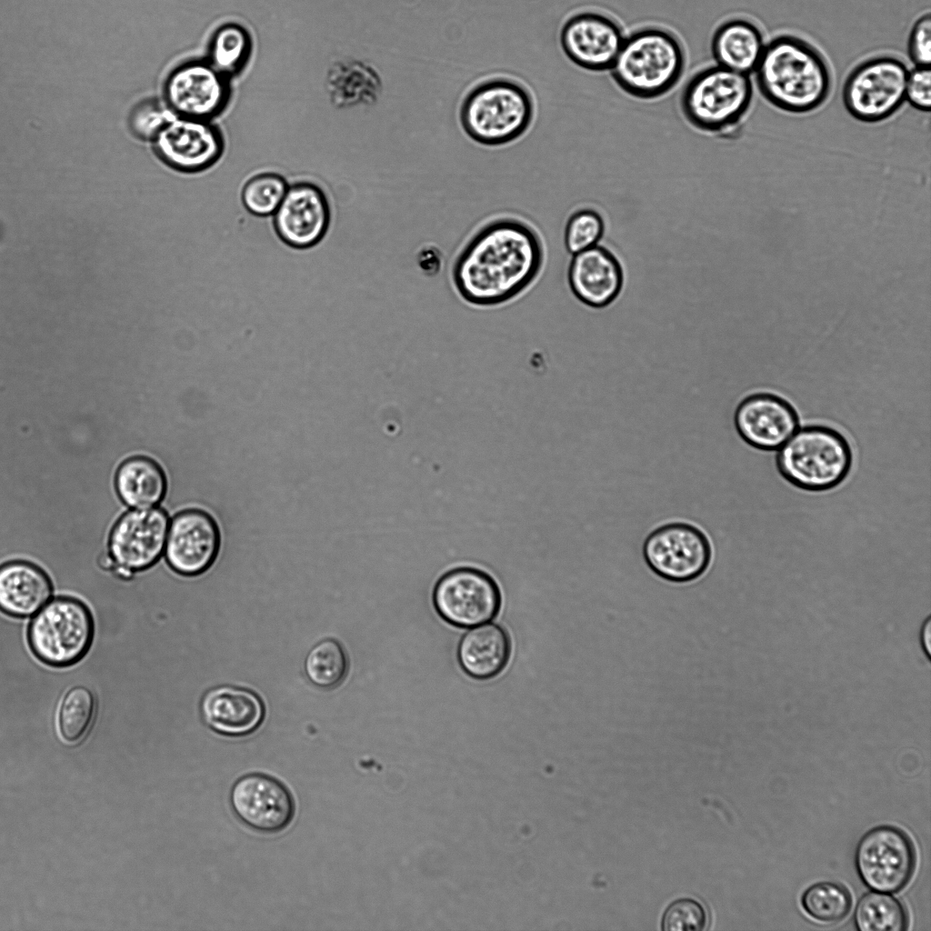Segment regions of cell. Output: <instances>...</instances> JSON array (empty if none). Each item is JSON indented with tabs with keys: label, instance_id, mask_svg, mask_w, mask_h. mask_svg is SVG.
<instances>
[{
	"label": "cell",
	"instance_id": "6da1fadb",
	"mask_svg": "<svg viewBox=\"0 0 931 931\" xmlns=\"http://www.w3.org/2000/svg\"><path fill=\"white\" fill-rule=\"evenodd\" d=\"M543 261L540 236L530 225L497 218L483 225L460 250L453 265V283L466 303L495 306L528 288Z\"/></svg>",
	"mask_w": 931,
	"mask_h": 931
},
{
	"label": "cell",
	"instance_id": "7a4b0ae2",
	"mask_svg": "<svg viewBox=\"0 0 931 931\" xmlns=\"http://www.w3.org/2000/svg\"><path fill=\"white\" fill-rule=\"evenodd\" d=\"M755 72L764 99L788 114L814 112L831 94L833 79L826 59L797 35L782 34L769 41Z\"/></svg>",
	"mask_w": 931,
	"mask_h": 931
},
{
	"label": "cell",
	"instance_id": "3957f363",
	"mask_svg": "<svg viewBox=\"0 0 931 931\" xmlns=\"http://www.w3.org/2000/svg\"><path fill=\"white\" fill-rule=\"evenodd\" d=\"M686 66L680 39L659 26H645L625 37L610 68L612 78L627 95L655 99L678 83Z\"/></svg>",
	"mask_w": 931,
	"mask_h": 931
},
{
	"label": "cell",
	"instance_id": "277c9868",
	"mask_svg": "<svg viewBox=\"0 0 931 931\" xmlns=\"http://www.w3.org/2000/svg\"><path fill=\"white\" fill-rule=\"evenodd\" d=\"M854 462L852 446L837 429L821 424L797 428L778 449L776 466L792 486L822 493L839 486Z\"/></svg>",
	"mask_w": 931,
	"mask_h": 931
},
{
	"label": "cell",
	"instance_id": "5b68a950",
	"mask_svg": "<svg viewBox=\"0 0 931 931\" xmlns=\"http://www.w3.org/2000/svg\"><path fill=\"white\" fill-rule=\"evenodd\" d=\"M754 86L748 75L713 65L696 72L680 96V107L695 128L718 136L733 134L748 113Z\"/></svg>",
	"mask_w": 931,
	"mask_h": 931
},
{
	"label": "cell",
	"instance_id": "8992f818",
	"mask_svg": "<svg viewBox=\"0 0 931 931\" xmlns=\"http://www.w3.org/2000/svg\"><path fill=\"white\" fill-rule=\"evenodd\" d=\"M534 114L533 100L520 84L506 78L485 81L465 97L460 122L466 134L485 145H501L521 136Z\"/></svg>",
	"mask_w": 931,
	"mask_h": 931
},
{
	"label": "cell",
	"instance_id": "52a82bcc",
	"mask_svg": "<svg viewBox=\"0 0 931 931\" xmlns=\"http://www.w3.org/2000/svg\"><path fill=\"white\" fill-rule=\"evenodd\" d=\"M26 636L31 652L41 663L55 668L69 667L91 649L94 616L81 599L58 596L34 615Z\"/></svg>",
	"mask_w": 931,
	"mask_h": 931
},
{
	"label": "cell",
	"instance_id": "ba28073f",
	"mask_svg": "<svg viewBox=\"0 0 931 931\" xmlns=\"http://www.w3.org/2000/svg\"><path fill=\"white\" fill-rule=\"evenodd\" d=\"M908 69L903 60L891 55L871 56L857 64L846 75L842 100L856 120L876 124L893 116L906 102Z\"/></svg>",
	"mask_w": 931,
	"mask_h": 931
},
{
	"label": "cell",
	"instance_id": "9c48e42d",
	"mask_svg": "<svg viewBox=\"0 0 931 931\" xmlns=\"http://www.w3.org/2000/svg\"><path fill=\"white\" fill-rule=\"evenodd\" d=\"M642 556L658 577L676 584L703 576L713 559L712 544L699 527L673 522L653 530L644 540Z\"/></svg>",
	"mask_w": 931,
	"mask_h": 931
},
{
	"label": "cell",
	"instance_id": "30bf717a",
	"mask_svg": "<svg viewBox=\"0 0 931 931\" xmlns=\"http://www.w3.org/2000/svg\"><path fill=\"white\" fill-rule=\"evenodd\" d=\"M168 528V516L159 507L134 508L123 515L108 539L112 572L129 580L155 566L165 552Z\"/></svg>",
	"mask_w": 931,
	"mask_h": 931
},
{
	"label": "cell",
	"instance_id": "8fae6325",
	"mask_svg": "<svg viewBox=\"0 0 931 931\" xmlns=\"http://www.w3.org/2000/svg\"><path fill=\"white\" fill-rule=\"evenodd\" d=\"M855 865L862 882L870 889L896 893L909 882L916 866L914 846L899 828L883 825L859 839Z\"/></svg>",
	"mask_w": 931,
	"mask_h": 931
},
{
	"label": "cell",
	"instance_id": "7c38bea8",
	"mask_svg": "<svg viewBox=\"0 0 931 931\" xmlns=\"http://www.w3.org/2000/svg\"><path fill=\"white\" fill-rule=\"evenodd\" d=\"M433 603L446 623L460 628L473 627L496 616L501 594L495 580L486 572L474 567H457L438 579Z\"/></svg>",
	"mask_w": 931,
	"mask_h": 931
},
{
	"label": "cell",
	"instance_id": "4fadbf2b",
	"mask_svg": "<svg viewBox=\"0 0 931 931\" xmlns=\"http://www.w3.org/2000/svg\"><path fill=\"white\" fill-rule=\"evenodd\" d=\"M235 816L248 828L272 835L285 829L293 821L295 804L291 791L276 777L261 772L237 778L229 793Z\"/></svg>",
	"mask_w": 931,
	"mask_h": 931
},
{
	"label": "cell",
	"instance_id": "5bb4252c",
	"mask_svg": "<svg viewBox=\"0 0 931 931\" xmlns=\"http://www.w3.org/2000/svg\"><path fill=\"white\" fill-rule=\"evenodd\" d=\"M164 93L166 105L175 115L211 121L226 107L231 88L229 78L206 59H195L170 73Z\"/></svg>",
	"mask_w": 931,
	"mask_h": 931
},
{
	"label": "cell",
	"instance_id": "9a60e30c",
	"mask_svg": "<svg viewBox=\"0 0 931 931\" xmlns=\"http://www.w3.org/2000/svg\"><path fill=\"white\" fill-rule=\"evenodd\" d=\"M160 158L172 168L196 173L214 165L225 149L224 136L209 120L175 115L154 137Z\"/></svg>",
	"mask_w": 931,
	"mask_h": 931
},
{
	"label": "cell",
	"instance_id": "2e32d148",
	"mask_svg": "<svg viewBox=\"0 0 931 931\" xmlns=\"http://www.w3.org/2000/svg\"><path fill=\"white\" fill-rule=\"evenodd\" d=\"M795 406L771 392H756L736 405L734 425L740 438L754 449L778 450L799 425Z\"/></svg>",
	"mask_w": 931,
	"mask_h": 931
},
{
	"label": "cell",
	"instance_id": "e0dca14e",
	"mask_svg": "<svg viewBox=\"0 0 931 931\" xmlns=\"http://www.w3.org/2000/svg\"><path fill=\"white\" fill-rule=\"evenodd\" d=\"M621 25L596 12L570 16L560 31V45L568 59L594 72L610 70L625 40Z\"/></svg>",
	"mask_w": 931,
	"mask_h": 931
},
{
	"label": "cell",
	"instance_id": "ac0fdd59",
	"mask_svg": "<svg viewBox=\"0 0 931 931\" xmlns=\"http://www.w3.org/2000/svg\"><path fill=\"white\" fill-rule=\"evenodd\" d=\"M219 546V529L213 517L199 509H187L170 522L164 553L174 572L193 576L212 566Z\"/></svg>",
	"mask_w": 931,
	"mask_h": 931
},
{
	"label": "cell",
	"instance_id": "d6986e66",
	"mask_svg": "<svg viewBox=\"0 0 931 931\" xmlns=\"http://www.w3.org/2000/svg\"><path fill=\"white\" fill-rule=\"evenodd\" d=\"M274 227L287 245L305 249L317 245L327 232L330 208L322 189L308 182L288 186L275 212Z\"/></svg>",
	"mask_w": 931,
	"mask_h": 931
},
{
	"label": "cell",
	"instance_id": "ffe728a7",
	"mask_svg": "<svg viewBox=\"0 0 931 931\" xmlns=\"http://www.w3.org/2000/svg\"><path fill=\"white\" fill-rule=\"evenodd\" d=\"M623 279L616 257L597 245L575 254L568 269L574 295L592 307H604L612 303L622 289Z\"/></svg>",
	"mask_w": 931,
	"mask_h": 931
},
{
	"label": "cell",
	"instance_id": "44dd1931",
	"mask_svg": "<svg viewBox=\"0 0 931 931\" xmlns=\"http://www.w3.org/2000/svg\"><path fill=\"white\" fill-rule=\"evenodd\" d=\"M205 722L225 736H244L255 732L265 718L262 699L253 691L221 686L205 693L201 701Z\"/></svg>",
	"mask_w": 931,
	"mask_h": 931
},
{
	"label": "cell",
	"instance_id": "7402d4cb",
	"mask_svg": "<svg viewBox=\"0 0 931 931\" xmlns=\"http://www.w3.org/2000/svg\"><path fill=\"white\" fill-rule=\"evenodd\" d=\"M53 583L38 565L13 560L0 566V610L9 616H34L51 598Z\"/></svg>",
	"mask_w": 931,
	"mask_h": 931
},
{
	"label": "cell",
	"instance_id": "603a6c76",
	"mask_svg": "<svg viewBox=\"0 0 931 931\" xmlns=\"http://www.w3.org/2000/svg\"><path fill=\"white\" fill-rule=\"evenodd\" d=\"M511 642L500 626L488 623L466 631L457 646V660L470 677L486 680L500 674L508 663Z\"/></svg>",
	"mask_w": 931,
	"mask_h": 931
},
{
	"label": "cell",
	"instance_id": "cb8c5ba5",
	"mask_svg": "<svg viewBox=\"0 0 931 931\" xmlns=\"http://www.w3.org/2000/svg\"><path fill=\"white\" fill-rule=\"evenodd\" d=\"M764 35L749 19L735 17L715 30L711 52L717 65L748 75L756 70L765 48Z\"/></svg>",
	"mask_w": 931,
	"mask_h": 931
},
{
	"label": "cell",
	"instance_id": "d4e9b609",
	"mask_svg": "<svg viewBox=\"0 0 931 931\" xmlns=\"http://www.w3.org/2000/svg\"><path fill=\"white\" fill-rule=\"evenodd\" d=\"M325 83L331 102L340 108L373 104L382 92V81L375 69L355 59L333 63Z\"/></svg>",
	"mask_w": 931,
	"mask_h": 931
},
{
	"label": "cell",
	"instance_id": "484cf974",
	"mask_svg": "<svg viewBox=\"0 0 931 931\" xmlns=\"http://www.w3.org/2000/svg\"><path fill=\"white\" fill-rule=\"evenodd\" d=\"M115 484L121 501L132 508L155 506L166 490L162 468L144 456L125 460L116 472Z\"/></svg>",
	"mask_w": 931,
	"mask_h": 931
},
{
	"label": "cell",
	"instance_id": "4316f807",
	"mask_svg": "<svg viewBox=\"0 0 931 931\" xmlns=\"http://www.w3.org/2000/svg\"><path fill=\"white\" fill-rule=\"evenodd\" d=\"M253 49L249 32L236 23H225L211 35L206 60L221 74L230 78L240 73L247 64Z\"/></svg>",
	"mask_w": 931,
	"mask_h": 931
},
{
	"label": "cell",
	"instance_id": "83f0119b",
	"mask_svg": "<svg viewBox=\"0 0 931 931\" xmlns=\"http://www.w3.org/2000/svg\"><path fill=\"white\" fill-rule=\"evenodd\" d=\"M97 701L87 686L77 685L69 688L60 700L57 726L66 743H77L85 737L95 720Z\"/></svg>",
	"mask_w": 931,
	"mask_h": 931
},
{
	"label": "cell",
	"instance_id": "f1b7e54d",
	"mask_svg": "<svg viewBox=\"0 0 931 931\" xmlns=\"http://www.w3.org/2000/svg\"><path fill=\"white\" fill-rule=\"evenodd\" d=\"M854 921L860 931H901L907 926V914L896 898L876 891L859 899Z\"/></svg>",
	"mask_w": 931,
	"mask_h": 931
},
{
	"label": "cell",
	"instance_id": "f546056e",
	"mask_svg": "<svg viewBox=\"0 0 931 931\" xmlns=\"http://www.w3.org/2000/svg\"><path fill=\"white\" fill-rule=\"evenodd\" d=\"M347 657L339 642L326 638L308 652L305 671L310 682L321 688L338 686L347 672Z\"/></svg>",
	"mask_w": 931,
	"mask_h": 931
},
{
	"label": "cell",
	"instance_id": "4dcf8cb0",
	"mask_svg": "<svg viewBox=\"0 0 931 931\" xmlns=\"http://www.w3.org/2000/svg\"><path fill=\"white\" fill-rule=\"evenodd\" d=\"M801 905L806 914L816 921L834 924L849 913L852 899L847 889L831 881L813 884L806 889Z\"/></svg>",
	"mask_w": 931,
	"mask_h": 931
},
{
	"label": "cell",
	"instance_id": "1f68e13d",
	"mask_svg": "<svg viewBox=\"0 0 931 931\" xmlns=\"http://www.w3.org/2000/svg\"><path fill=\"white\" fill-rule=\"evenodd\" d=\"M288 186L285 179L279 174H257L249 178L243 186V205L254 215H273L285 197Z\"/></svg>",
	"mask_w": 931,
	"mask_h": 931
},
{
	"label": "cell",
	"instance_id": "d6a6232c",
	"mask_svg": "<svg viewBox=\"0 0 931 931\" xmlns=\"http://www.w3.org/2000/svg\"><path fill=\"white\" fill-rule=\"evenodd\" d=\"M602 216L592 209H582L570 216L565 231L566 246L577 254L596 245L604 233Z\"/></svg>",
	"mask_w": 931,
	"mask_h": 931
},
{
	"label": "cell",
	"instance_id": "836d02e7",
	"mask_svg": "<svg viewBox=\"0 0 931 931\" xmlns=\"http://www.w3.org/2000/svg\"><path fill=\"white\" fill-rule=\"evenodd\" d=\"M707 924L704 906L695 899L680 898L665 910L661 928L665 931H701Z\"/></svg>",
	"mask_w": 931,
	"mask_h": 931
},
{
	"label": "cell",
	"instance_id": "e575fe53",
	"mask_svg": "<svg viewBox=\"0 0 931 931\" xmlns=\"http://www.w3.org/2000/svg\"><path fill=\"white\" fill-rule=\"evenodd\" d=\"M175 115L167 105H162L155 101H145L132 110L129 125L136 136L154 139Z\"/></svg>",
	"mask_w": 931,
	"mask_h": 931
},
{
	"label": "cell",
	"instance_id": "d590c367",
	"mask_svg": "<svg viewBox=\"0 0 931 931\" xmlns=\"http://www.w3.org/2000/svg\"><path fill=\"white\" fill-rule=\"evenodd\" d=\"M931 17L927 13L915 21L907 40V55L915 66L930 67Z\"/></svg>",
	"mask_w": 931,
	"mask_h": 931
},
{
	"label": "cell",
	"instance_id": "8d00e7d4",
	"mask_svg": "<svg viewBox=\"0 0 931 931\" xmlns=\"http://www.w3.org/2000/svg\"><path fill=\"white\" fill-rule=\"evenodd\" d=\"M906 101L920 112L928 113L930 111V67L916 66L913 70L909 71L906 86Z\"/></svg>",
	"mask_w": 931,
	"mask_h": 931
},
{
	"label": "cell",
	"instance_id": "74e56055",
	"mask_svg": "<svg viewBox=\"0 0 931 931\" xmlns=\"http://www.w3.org/2000/svg\"><path fill=\"white\" fill-rule=\"evenodd\" d=\"M922 635H923L922 638L925 639V641L923 642V646L926 647V655L928 656L929 652H930V639H929L930 638V624H929V620H927L926 625L924 626V631H923Z\"/></svg>",
	"mask_w": 931,
	"mask_h": 931
}]
</instances>
